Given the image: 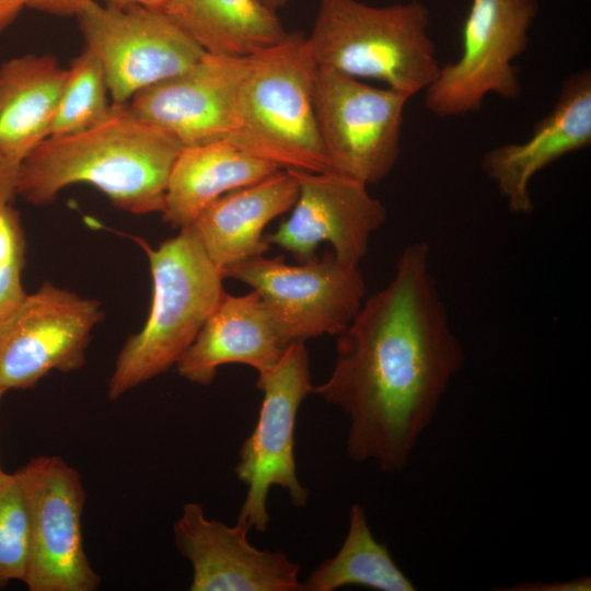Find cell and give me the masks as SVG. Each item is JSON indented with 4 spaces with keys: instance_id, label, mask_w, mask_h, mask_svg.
<instances>
[{
    "instance_id": "4",
    "label": "cell",
    "mask_w": 591,
    "mask_h": 591,
    "mask_svg": "<svg viewBox=\"0 0 591 591\" xmlns=\"http://www.w3.org/2000/svg\"><path fill=\"white\" fill-rule=\"evenodd\" d=\"M157 248L137 239L152 277L148 318L121 347L108 381L111 401L166 372L190 347L221 297L224 276L188 225Z\"/></svg>"
},
{
    "instance_id": "27",
    "label": "cell",
    "mask_w": 591,
    "mask_h": 591,
    "mask_svg": "<svg viewBox=\"0 0 591 591\" xmlns=\"http://www.w3.org/2000/svg\"><path fill=\"white\" fill-rule=\"evenodd\" d=\"M506 590L514 591H589L591 590V578L582 577L576 578L569 581H556V582H526L517 584L513 588H507Z\"/></svg>"
},
{
    "instance_id": "31",
    "label": "cell",
    "mask_w": 591,
    "mask_h": 591,
    "mask_svg": "<svg viewBox=\"0 0 591 591\" xmlns=\"http://www.w3.org/2000/svg\"><path fill=\"white\" fill-rule=\"evenodd\" d=\"M264 5L274 12L285 7L289 0H259Z\"/></svg>"
},
{
    "instance_id": "5",
    "label": "cell",
    "mask_w": 591,
    "mask_h": 591,
    "mask_svg": "<svg viewBox=\"0 0 591 591\" xmlns=\"http://www.w3.org/2000/svg\"><path fill=\"white\" fill-rule=\"evenodd\" d=\"M419 1L372 7L357 0H320L306 36L318 67L373 79L409 97L426 90L441 66Z\"/></svg>"
},
{
    "instance_id": "2",
    "label": "cell",
    "mask_w": 591,
    "mask_h": 591,
    "mask_svg": "<svg viewBox=\"0 0 591 591\" xmlns=\"http://www.w3.org/2000/svg\"><path fill=\"white\" fill-rule=\"evenodd\" d=\"M181 148L172 136L131 114L126 104H113L101 123L42 141L19 166L16 195L45 206L63 188L89 184L118 209L161 213Z\"/></svg>"
},
{
    "instance_id": "24",
    "label": "cell",
    "mask_w": 591,
    "mask_h": 591,
    "mask_svg": "<svg viewBox=\"0 0 591 591\" xmlns=\"http://www.w3.org/2000/svg\"><path fill=\"white\" fill-rule=\"evenodd\" d=\"M30 557V524L23 487L14 473H0V589L24 581Z\"/></svg>"
},
{
    "instance_id": "25",
    "label": "cell",
    "mask_w": 591,
    "mask_h": 591,
    "mask_svg": "<svg viewBox=\"0 0 591 591\" xmlns=\"http://www.w3.org/2000/svg\"><path fill=\"white\" fill-rule=\"evenodd\" d=\"M26 241L19 212L0 201V318L26 296L22 285Z\"/></svg>"
},
{
    "instance_id": "19",
    "label": "cell",
    "mask_w": 591,
    "mask_h": 591,
    "mask_svg": "<svg viewBox=\"0 0 591 591\" xmlns=\"http://www.w3.org/2000/svg\"><path fill=\"white\" fill-rule=\"evenodd\" d=\"M280 170L229 140L182 147L171 170L161 215L181 230L211 202Z\"/></svg>"
},
{
    "instance_id": "14",
    "label": "cell",
    "mask_w": 591,
    "mask_h": 591,
    "mask_svg": "<svg viewBox=\"0 0 591 591\" xmlns=\"http://www.w3.org/2000/svg\"><path fill=\"white\" fill-rule=\"evenodd\" d=\"M251 528L206 517L187 502L173 525L174 544L192 565L190 591H299L300 567L282 551H262L247 540Z\"/></svg>"
},
{
    "instance_id": "21",
    "label": "cell",
    "mask_w": 591,
    "mask_h": 591,
    "mask_svg": "<svg viewBox=\"0 0 591 591\" xmlns=\"http://www.w3.org/2000/svg\"><path fill=\"white\" fill-rule=\"evenodd\" d=\"M162 11L212 55L245 58L289 35L259 0H170Z\"/></svg>"
},
{
    "instance_id": "15",
    "label": "cell",
    "mask_w": 591,
    "mask_h": 591,
    "mask_svg": "<svg viewBox=\"0 0 591 591\" xmlns=\"http://www.w3.org/2000/svg\"><path fill=\"white\" fill-rule=\"evenodd\" d=\"M245 58L206 53L190 68L141 90L126 105L182 147L227 140Z\"/></svg>"
},
{
    "instance_id": "20",
    "label": "cell",
    "mask_w": 591,
    "mask_h": 591,
    "mask_svg": "<svg viewBox=\"0 0 591 591\" xmlns=\"http://www.w3.org/2000/svg\"><path fill=\"white\" fill-rule=\"evenodd\" d=\"M67 68L51 55L27 54L0 66V150L21 162L48 137Z\"/></svg>"
},
{
    "instance_id": "13",
    "label": "cell",
    "mask_w": 591,
    "mask_h": 591,
    "mask_svg": "<svg viewBox=\"0 0 591 591\" xmlns=\"http://www.w3.org/2000/svg\"><path fill=\"white\" fill-rule=\"evenodd\" d=\"M290 171L299 185L298 198L290 216L265 241L301 263L314 258L326 242L339 262L360 265L372 234L387 219L385 206L356 179L329 171Z\"/></svg>"
},
{
    "instance_id": "28",
    "label": "cell",
    "mask_w": 591,
    "mask_h": 591,
    "mask_svg": "<svg viewBox=\"0 0 591 591\" xmlns=\"http://www.w3.org/2000/svg\"><path fill=\"white\" fill-rule=\"evenodd\" d=\"M19 166L0 150V201H12L16 195Z\"/></svg>"
},
{
    "instance_id": "29",
    "label": "cell",
    "mask_w": 591,
    "mask_h": 591,
    "mask_svg": "<svg viewBox=\"0 0 591 591\" xmlns=\"http://www.w3.org/2000/svg\"><path fill=\"white\" fill-rule=\"evenodd\" d=\"M24 7L25 0H0V33L15 20Z\"/></svg>"
},
{
    "instance_id": "6",
    "label": "cell",
    "mask_w": 591,
    "mask_h": 591,
    "mask_svg": "<svg viewBox=\"0 0 591 591\" xmlns=\"http://www.w3.org/2000/svg\"><path fill=\"white\" fill-rule=\"evenodd\" d=\"M409 99L317 66L313 104L327 171L367 186L383 181L401 154L403 115Z\"/></svg>"
},
{
    "instance_id": "32",
    "label": "cell",
    "mask_w": 591,
    "mask_h": 591,
    "mask_svg": "<svg viewBox=\"0 0 591 591\" xmlns=\"http://www.w3.org/2000/svg\"><path fill=\"white\" fill-rule=\"evenodd\" d=\"M5 393H7V392H5L2 387H0V401H1V398L3 397V395H4ZM2 471H3V470L1 468V465H0V473H1Z\"/></svg>"
},
{
    "instance_id": "3",
    "label": "cell",
    "mask_w": 591,
    "mask_h": 591,
    "mask_svg": "<svg viewBox=\"0 0 591 591\" xmlns=\"http://www.w3.org/2000/svg\"><path fill=\"white\" fill-rule=\"evenodd\" d=\"M316 69L302 32L246 57L227 140L283 170L326 172L313 104Z\"/></svg>"
},
{
    "instance_id": "7",
    "label": "cell",
    "mask_w": 591,
    "mask_h": 591,
    "mask_svg": "<svg viewBox=\"0 0 591 591\" xmlns=\"http://www.w3.org/2000/svg\"><path fill=\"white\" fill-rule=\"evenodd\" d=\"M536 0H472L456 61L440 67L427 86L426 108L439 117L479 109L485 97L517 99L521 83L514 60L525 51L537 14Z\"/></svg>"
},
{
    "instance_id": "16",
    "label": "cell",
    "mask_w": 591,
    "mask_h": 591,
    "mask_svg": "<svg viewBox=\"0 0 591 591\" xmlns=\"http://www.w3.org/2000/svg\"><path fill=\"white\" fill-rule=\"evenodd\" d=\"M591 143V72L584 69L568 77L553 108L534 125L520 143L496 147L483 155L482 169L496 185L514 215L534 210L530 183L559 158Z\"/></svg>"
},
{
    "instance_id": "23",
    "label": "cell",
    "mask_w": 591,
    "mask_h": 591,
    "mask_svg": "<svg viewBox=\"0 0 591 591\" xmlns=\"http://www.w3.org/2000/svg\"><path fill=\"white\" fill-rule=\"evenodd\" d=\"M112 108L103 68L99 59L84 48L67 68L48 137L85 130L104 120Z\"/></svg>"
},
{
    "instance_id": "9",
    "label": "cell",
    "mask_w": 591,
    "mask_h": 591,
    "mask_svg": "<svg viewBox=\"0 0 591 591\" xmlns=\"http://www.w3.org/2000/svg\"><path fill=\"white\" fill-rule=\"evenodd\" d=\"M256 384L263 391V401L256 426L240 449L234 472L247 486L237 520L264 532L269 523L267 498L273 486L288 491L294 507L304 508L309 498L298 478L294 459L298 410L313 390L304 343L289 344L276 367Z\"/></svg>"
},
{
    "instance_id": "11",
    "label": "cell",
    "mask_w": 591,
    "mask_h": 591,
    "mask_svg": "<svg viewBox=\"0 0 591 591\" xmlns=\"http://www.w3.org/2000/svg\"><path fill=\"white\" fill-rule=\"evenodd\" d=\"M77 18L84 48L99 59L114 105L127 104L206 54L162 10L93 0Z\"/></svg>"
},
{
    "instance_id": "26",
    "label": "cell",
    "mask_w": 591,
    "mask_h": 591,
    "mask_svg": "<svg viewBox=\"0 0 591 591\" xmlns=\"http://www.w3.org/2000/svg\"><path fill=\"white\" fill-rule=\"evenodd\" d=\"M93 0H25L26 7L59 16H78Z\"/></svg>"
},
{
    "instance_id": "8",
    "label": "cell",
    "mask_w": 591,
    "mask_h": 591,
    "mask_svg": "<svg viewBox=\"0 0 591 591\" xmlns=\"http://www.w3.org/2000/svg\"><path fill=\"white\" fill-rule=\"evenodd\" d=\"M223 275L257 292L287 344L338 336L366 297L360 266L344 264L333 253L300 265L260 255L228 268Z\"/></svg>"
},
{
    "instance_id": "1",
    "label": "cell",
    "mask_w": 591,
    "mask_h": 591,
    "mask_svg": "<svg viewBox=\"0 0 591 591\" xmlns=\"http://www.w3.org/2000/svg\"><path fill=\"white\" fill-rule=\"evenodd\" d=\"M337 337L334 369L312 394L348 415L350 459L399 472L465 360L427 242L405 246L390 282Z\"/></svg>"
},
{
    "instance_id": "17",
    "label": "cell",
    "mask_w": 591,
    "mask_h": 591,
    "mask_svg": "<svg viewBox=\"0 0 591 591\" xmlns=\"http://www.w3.org/2000/svg\"><path fill=\"white\" fill-rule=\"evenodd\" d=\"M288 345L257 292L225 291L175 368L183 379L204 386L230 363L253 368L259 380L276 367Z\"/></svg>"
},
{
    "instance_id": "10",
    "label": "cell",
    "mask_w": 591,
    "mask_h": 591,
    "mask_svg": "<svg viewBox=\"0 0 591 591\" xmlns=\"http://www.w3.org/2000/svg\"><path fill=\"white\" fill-rule=\"evenodd\" d=\"M24 490L30 591H94L101 583L85 553V490L79 472L58 455H38L15 471Z\"/></svg>"
},
{
    "instance_id": "30",
    "label": "cell",
    "mask_w": 591,
    "mask_h": 591,
    "mask_svg": "<svg viewBox=\"0 0 591 591\" xmlns=\"http://www.w3.org/2000/svg\"><path fill=\"white\" fill-rule=\"evenodd\" d=\"M102 3L116 7V8H125L128 5H140L149 9H157L162 10L164 5L170 0H101Z\"/></svg>"
},
{
    "instance_id": "22",
    "label": "cell",
    "mask_w": 591,
    "mask_h": 591,
    "mask_svg": "<svg viewBox=\"0 0 591 591\" xmlns=\"http://www.w3.org/2000/svg\"><path fill=\"white\" fill-rule=\"evenodd\" d=\"M348 586L379 591L416 589L394 561L387 545L374 538L360 503L350 508L347 535L339 551L312 570L300 590L334 591Z\"/></svg>"
},
{
    "instance_id": "18",
    "label": "cell",
    "mask_w": 591,
    "mask_h": 591,
    "mask_svg": "<svg viewBox=\"0 0 591 591\" xmlns=\"http://www.w3.org/2000/svg\"><path fill=\"white\" fill-rule=\"evenodd\" d=\"M298 194L294 175L280 169L262 181L222 195L189 225L208 257L224 274L234 265L265 255L270 248L265 241V228L291 210Z\"/></svg>"
},
{
    "instance_id": "12",
    "label": "cell",
    "mask_w": 591,
    "mask_h": 591,
    "mask_svg": "<svg viewBox=\"0 0 591 591\" xmlns=\"http://www.w3.org/2000/svg\"><path fill=\"white\" fill-rule=\"evenodd\" d=\"M102 305L51 282L43 283L0 318V387L26 390L51 371L82 368Z\"/></svg>"
}]
</instances>
